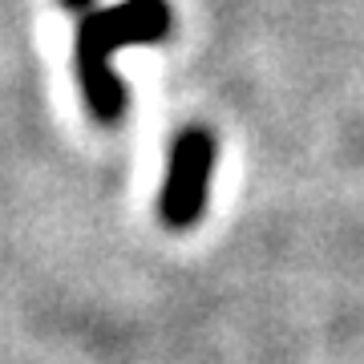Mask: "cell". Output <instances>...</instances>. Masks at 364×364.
<instances>
[{
  "instance_id": "cell-2",
  "label": "cell",
  "mask_w": 364,
  "mask_h": 364,
  "mask_svg": "<svg viewBox=\"0 0 364 364\" xmlns=\"http://www.w3.org/2000/svg\"><path fill=\"white\" fill-rule=\"evenodd\" d=\"M210 166H215V138L207 130H186L174 138L166 186H162V203H158L166 227H191V223H198L203 203H207Z\"/></svg>"
},
{
  "instance_id": "cell-1",
  "label": "cell",
  "mask_w": 364,
  "mask_h": 364,
  "mask_svg": "<svg viewBox=\"0 0 364 364\" xmlns=\"http://www.w3.org/2000/svg\"><path fill=\"white\" fill-rule=\"evenodd\" d=\"M170 33V4L166 0H126L114 9L81 16L77 25V73L85 105L97 122H117L126 109V90L109 69V53L138 41H162Z\"/></svg>"
},
{
  "instance_id": "cell-3",
  "label": "cell",
  "mask_w": 364,
  "mask_h": 364,
  "mask_svg": "<svg viewBox=\"0 0 364 364\" xmlns=\"http://www.w3.org/2000/svg\"><path fill=\"white\" fill-rule=\"evenodd\" d=\"M61 4H65V9H73V13H90L93 0H61Z\"/></svg>"
}]
</instances>
